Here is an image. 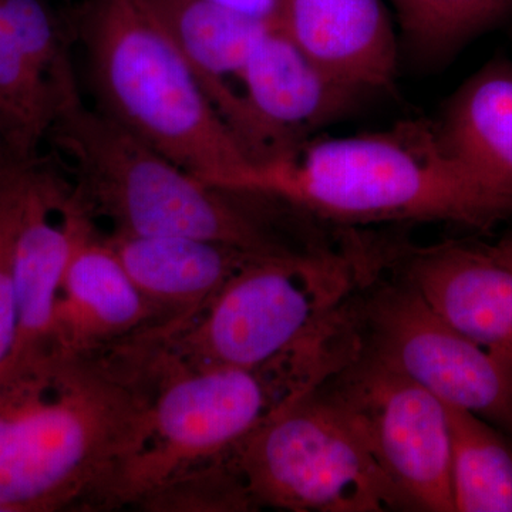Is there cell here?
Returning <instances> with one entry per match:
<instances>
[{
    "mask_svg": "<svg viewBox=\"0 0 512 512\" xmlns=\"http://www.w3.org/2000/svg\"><path fill=\"white\" fill-rule=\"evenodd\" d=\"M454 512H512V447L477 414L446 406Z\"/></svg>",
    "mask_w": 512,
    "mask_h": 512,
    "instance_id": "obj_17",
    "label": "cell"
},
{
    "mask_svg": "<svg viewBox=\"0 0 512 512\" xmlns=\"http://www.w3.org/2000/svg\"><path fill=\"white\" fill-rule=\"evenodd\" d=\"M146 2L191 64L212 106L234 133L241 113L238 83L242 67L256 42L275 23L249 18L211 0Z\"/></svg>",
    "mask_w": 512,
    "mask_h": 512,
    "instance_id": "obj_15",
    "label": "cell"
},
{
    "mask_svg": "<svg viewBox=\"0 0 512 512\" xmlns=\"http://www.w3.org/2000/svg\"><path fill=\"white\" fill-rule=\"evenodd\" d=\"M235 137L256 165L291 156L362 96L330 76L279 28H268L239 76Z\"/></svg>",
    "mask_w": 512,
    "mask_h": 512,
    "instance_id": "obj_9",
    "label": "cell"
},
{
    "mask_svg": "<svg viewBox=\"0 0 512 512\" xmlns=\"http://www.w3.org/2000/svg\"><path fill=\"white\" fill-rule=\"evenodd\" d=\"M64 212L73 245L57 302V348L69 355L93 353L157 319L158 312L131 281L107 239L97 234L72 190Z\"/></svg>",
    "mask_w": 512,
    "mask_h": 512,
    "instance_id": "obj_12",
    "label": "cell"
},
{
    "mask_svg": "<svg viewBox=\"0 0 512 512\" xmlns=\"http://www.w3.org/2000/svg\"><path fill=\"white\" fill-rule=\"evenodd\" d=\"M448 156L478 183L512 198V62H488L433 121Z\"/></svg>",
    "mask_w": 512,
    "mask_h": 512,
    "instance_id": "obj_16",
    "label": "cell"
},
{
    "mask_svg": "<svg viewBox=\"0 0 512 512\" xmlns=\"http://www.w3.org/2000/svg\"><path fill=\"white\" fill-rule=\"evenodd\" d=\"M249 501L292 512L412 510L325 387L269 417L228 458Z\"/></svg>",
    "mask_w": 512,
    "mask_h": 512,
    "instance_id": "obj_6",
    "label": "cell"
},
{
    "mask_svg": "<svg viewBox=\"0 0 512 512\" xmlns=\"http://www.w3.org/2000/svg\"><path fill=\"white\" fill-rule=\"evenodd\" d=\"M356 262L330 252L252 259L195 318L156 330L164 359L177 365L255 369L332 318L355 291Z\"/></svg>",
    "mask_w": 512,
    "mask_h": 512,
    "instance_id": "obj_5",
    "label": "cell"
},
{
    "mask_svg": "<svg viewBox=\"0 0 512 512\" xmlns=\"http://www.w3.org/2000/svg\"><path fill=\"white\" fill-rule=\"evenodd\" d=\"M151 399L93 353L0 372V512L107 498L150 433Z\"/></svg>",
    "mask_w": 512,
    "mask_h": 512,
    "instance_id": "obj_1",
    "label": "cell"
},
{
    "mask_svg": "<svg viewBox=\"0 0 512 512\" xmlns=\"http://www.w3.org/2000/svg\"><path fill=\"white\" fill-rule=\"evenodd\" d=\"M407 45L427 59L456 52L512 12V0H389Z\"/></svg>",
    "mask_w": 512,
    "mask_h": 512,
    "instance_id": "obj_19",
    "label": "cell"
},
{
    "mask_svg": "<svg viewBox=\"0 0 512 512\" xmlns=\"http://www.w3.org/2000/svg\"><path fill=\"white\" fill-rule=\"evenodd\" d=\"M363 352L436 396L512 433V365L454 328L402 284L373 293L359 312Z\"/></svg>",
    "mask_w": 512,
    "mask_h": 512,
    "instance_id": "obj_7",
    "label": "cell"
},
{
    "mask_svg": "<svg viewBox=\"0 0 512 512\" xmlns=\"http://www.w3.org/2000/svg\"><path fill=\"white\" fill-rule=\"evenodd\" d=\"M36 161V160H35ZM0 158V372L16 336L15 239L32 164Z\"/></svg>",
    "mask_w": 512,
    "mask_h": 512,
    "instance_id": "obj_21",
    "label": "cell"
},
{
    "mask_svg": "<svg viewBox=\"0 0 512 512\" xmlns=\"http://www.w3.org/2000/svg\"><path fill=\"white\" fill-rule=\"evenodd\" d=\"M77 26L96 109L205 184L247 194L256 164L146 0H86Z\"/></svg>",
    "mask_w": 512,
    "mask_h": 512,
    "instance_id": "obj_3",
    "label": "cell"
},
{
    "mask_svg": "<svg viewBox=\"0 0 512 512\" xmlns=\"http://www.w3.org/2000/svg\"><path fill=\"white\" fill-rule=\"evenodd\" d=\"M217 5L265 22L278 19V0H211Z\"/></svg>",
    "mask_w": 512,
    "mask_h": 512,
    "instance_id": "obj_22",
    "label": "cell"
},
{
    "mask_svg": "<svg viewBox=\"0 0 512 512\" xmlns=\"http://www.w3.org/2000/svg\"><path fill=\"white\" fill-rule=\"evenodd\" d=\"M131 281L170 330L190 322L229 278L258 255L245 249L177 235L107 237Z\"/></svg>",
    "mask_w": 512,
    "mask_h": 512,
    "instance_id": "obj_14",
    "label": "cell"
},
{
    "mask_svg": "<svg viewBox=\"0 0 512 512\" xmlns=\"http://www.w3.org/2000/svg\"><path fill=\"white\" fill-rule=\"evenodd\" d=\"M69 191L55 174L37 167L36 161L32 164L16 231V336L5 369L60 352L57 302L73 245L64 212Z\"/></svg>",
    "mask_w": 512,
    "mask_h": 512,
    "instance_id": "obj_10",
    "label": "cell"
},
{
    "mask_svg": "<svg viewBox=\"0 0 512 512\" xmlns=\"http://www.w3.org/2000/svg\"><path fill=\"white\" fill-rule=\"evenodd\" d=\"M323 387L412 510L454 512L446 404L365 352Z\"/></svg>",
    "mask_w": 512,
    "mask_h": 512,
    "instance_id": "obj_8",
    "label": "cell"
},
{
    "mask_svg": "<svg viewBox=\"0 0 512 512\" xmlns=\"http://www.w3.org/2000/svg\"><path fill=\"white\" fill-rule=\"evenodd\" d=\"M279 28L360 94L396 82L399 40L384 0H278Z\"/></svg>",
    "mask_w": 512,
    "mask_h": 512,
    "instance_id": "obj_13",
    "label": "cell"
},
{
    "mask_svg": "<svg viewBox=\"0 0 512 512\" xmlns=\"http://www.w3.org/2000/svg\"><path fill=\"white\" fill-rule=\"evenodd\" d=\"M248 194L338 224L441 221L488 229L512 218V198L464 171L424 120L306 141L291 156L256 165Z\"/></svg>",
    "mask_w": 512,
    "mask_h": 512,
    "instance_id": "obj_2",
    "label": "cell"
},
{
    "mask_svg": "<svg viewBox=\"0 0 512 512\" xmlns=\"http://www.w3.org/2000/svg\"><path fill=\"white\" fill-rule=\"evenodd\" d=\"M56 116L55 101L23 55L0 0V158L35 161Z\"/></svg>",
    "mask_w": 512,
    "mask_h": 512,
    "instance_id": "obj_18",
    "label": "cell"
},
{
    "mask_svg": "<svg viewBox=\"0 0 512 512\" xmlns=\"http://www.w3.org/2000/svg\"><path fill=\"white\" fill-rule=\"evenodd\" d=\"M2 5L16 42L49 90L59 114L80 93L55 12L46 0H2Z\"/></svg>",
    "mask_w": 512,
    "mask_h": 512,
    "instance_id": "obj_20",
    "label": "cell"
},
{
    "mask_svg": "<svg viewBox=\"0 0 512 512\" xmlns=\"http://www.w3.org/2000/svg\"><path fill=\"white\" fill-rule=\"evenodd\" d=\"M403 265V281L434 311L512 365V262L495 244L409 248Z\"/></svg>",
    "mask_w": 512,
    "mask_h": 512,
    "instance_id": "obj_11",
    "label": "cell"
},
{
    "mask_svg": "<svg viewBox=\"0 0 512 512\" xmlns=\"http://www.w3.org/2000/svg\"><path fill=\"white\" fill-rule=\"evenodd\" d=\"M495 247L500 249L501 254L508 259V261L512 262V232L511 234L505 235L503 239L495 244Z\"/></svg>",
    "mask_w": 512,
    "mask_h": 512,
    "instance_id": "obj_23",
    "label": "cell"
},
{
    "mask_svg": "<svg viewBox=\"0 0 512 512\" xmlns=\"http://www.w3.org/2000/svg\"><path fill=\"white\" fill-rule=\"evenodd\" d=\"M49 138L72 163L74 200L116 231L207 239L258 255L296 252L239 201L241 192L198 180L82 97L60 110Z\"/></svg>",
    "mask_w": 512,
    "mask_h": 512,
    "instance_id": "obj_4",
    "label": "cell"
}]
</instances>
